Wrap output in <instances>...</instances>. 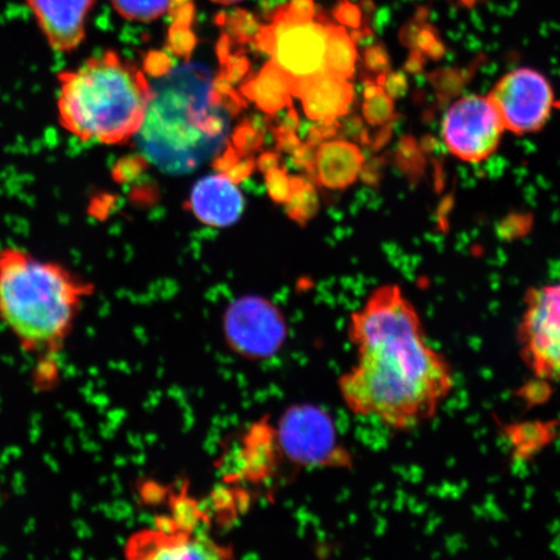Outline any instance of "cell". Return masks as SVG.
I'll use <instances>...</instances> for the list:
<instances>
[{"mask_svg": "<svg viewBox=\"0 0 560 560\" xmlns=\"http://www.w3.org/2000/svg\"><path fill=\"white\" fill-rule=\"evenodd\" d=\"M348 336L357 361L338 385L353 416L405 432L439 415L455 388L454 370L400 287L371 292L350 315Z\"/></svg>", "mask_w": 560, "mask_h": 560, "instance_id": "cell-1", "label": "cell"}, {"mask_svg": "<svg viewBox=\"0 0 560 560\" xmlns=\"http://www.w3.org/2000/svg\"><path fill=\"white\" fill-rule=\"evenodd\" d=\"M231 105L206 67L187 65L160 77L151 86L137 144L160 171L198 170L225 145Z\"/></svg>", "mask_w": 560, "mask_h": 560, "instance_id": "cell-2", "label": "cell"}, {"mask_svg": "<svg viewBox=\"0 0 560 560\" xmlns=\"http://www.w3.org/2000/svg\"><path fill=\"white\" fill-rule=\"evenodd\" d=\"M94 285L16 245L0 248V320L26 353L54 361Z\"/></svg>", "mask_w": 560, "mask_h": 560, "instance_id": "cell-3", "label": "cell"}, {"mask_svg": "<svg viewBox=\"0 0 560 560\" xmlns=\"http://www.w3.org/2000/svg\"><path fill=\"white\" fill-rule=\"evenodd\" d=\"M150 97L143 73L114 51L58 74L59 122L81 142L120 144L135 137Z\"/></svg>", "mask_w": 560, "mask_h": 560, "instance_id": "cell-4", "label": "cell"}, {"mask_svg": "<svg viewBox=\"0 0 560 560\" xmlns=\"http://www.w3.org/2000/svg\"><path fill=\"white\" fill-rule=\"evenodd\" d=\"M336 25L317 16L312 0H292L260 33L271 62L293 82L327 73V52Z\"/></svg>", "mask_w": 560, "mask_h": 560, "instance_id": "cell-5", "label": "cell"}, {"mask_svg": "<svg viewBox=\"0 0 560 560\" xmlns=\"http://www.w3.org/2000/svg\"><path fill=\"white\" fill-rule=\"evenodd\" d=\"M517 342L522 360L536 380L560 382V282L527 292Z\"/></svg>", "mask_w": 560, "mask_h": 560, "instance_id": "cell-6", "label": "cell"}, {"mask_svg": "<svg viewBox=\"0 0 560 560\" xmlns=\"http://www.w3.org/2000/svg\"><path fill=\"white\" fill-rule=\"evenodd\" d=\"M280 451L303 467H345L350 457L330 415L313 405L292 406L276 432Z\"/></svg>", "mask_w": 560, "mask_h": 560, "instance_id": "cell-7", "label": "cell"}, {"mask_svg": "<svg viewBox=\"0 0 560 560\" xmlns=\"http://www.w3.org/2000/svg\"><path fill=\"white\" fill-rule=\"evenodd\" d=\"M505 130L530 135L541 130L555 107V91L534 69H515L502 77L488 95Z\"/></svg>", "mask_w": 560, "mask_h": 560, "instance_id": "cell-8", "label": "cell"}, {"mask_svg": "<svg viewBox=\"0 0 560 560\" xmlns=\"http://www.w3.org/2000/svg\"><path fill=\"white\" fill-rule=\"evenodd\" d=\"M505 130L488 96L468 95L447 109L443 137L447 150L467 163H479L499 149Z\"/></svg>", "mask_w": 560, "mask_h": 560, "instance_id": "cell-9", "label": "cell"}, {"mask_svg": "<svg viewBox=\"0 0 560 560\" xmlns=\"http://www.w3.org/2000/svg\"><path fill=\"white\" fill-rule=\"evenodd\" d=\"M223 334L236 354L248 360H266L282 349L287 325L282 313L270 301L245 296L229 306Z\"/></svg>", "mask_w": 560, "mask_h": 560, "instance_id": "cell-10", "label": "cell"}, {"mask_svg": "<svg viewBox=\"0 0 560 560\" xmlns=\"http://www.w3.org/2000/svg\"><path fill=\"white\" fill-rule=\"evenodd\" d=\"M35 24L55 52L68 54L80 47L95 0H26Z\"/></svg>", "mask_w": 560, "mask_h": 560, "instance_id": "cell-11", "label": "cell"}, {"mask_svg": "<svg viewBox=\"0 0 560 560\" xmlns=\"http://www.w3.org/2000/svg\"><path fill=\"white\" fill-rule=\"evenodd\" d=\"M126 550L135 558L147 559H215L229 552L220 545L190 530L159 527L139 532Z\"/></svg>", "mask_w": 560, "mask_h": 560, "instance_id": "cell-12", "label": "cell"}, {"mask_svg": "<svg viewBox=\"0 0 560 560\" xmlns=\"http://www.w3.org/2000/svg\"><path fill=\"white\" fill-rule=\"evenodd\" d=\"M194 213L206 225L229 228L240 220L244 200L233 178L225 174L208 175L191 192Z\"/></svg>", "mask_w": 560, "mask_h": 560, "instance_id": "cell-13", "label": "cell"}, {"mask_svg": "<svg viewBox=\"0 0 560 560\" xmlns=\"http://www.w3.org/2000/svg\"><path fill=\"white\" fill-rule=\"evenodd\" d=\"M293 94L303 102L305 114L312 120L330 122L347 114L354 91L348 80L322 73L299 83Z\"/></svg>", "mask_w": 560, "mask_h": 560, "instance_id": "cell-14", "label": "cell"}, {"mask_svg": "<svg viewBox=\"0 0 560 560\" xmlns=\"http://www.w3.org/2000/svg\"><path fill=\"white\" fill-rule=\"evenodd\" d=\"M363 161V153L355 144L347 140H328L314 153V179L330 190H342L360 177Z\"/></svg>", "mask_w": 560, "mask_h": 560, "instance_id": "cell-15", "label": "cell"}, {"mask_svg": "<svg viewBox=\"0 0 560 560\" xmlns=\"http://www.w3.org/2000/svg\"><path fill=\"white\" fill-rule=\"evenodd\" d=\"M244 91L264 110L272 114L291 102L293 82L270 61V65L266 66L262 72L244 88Z\"/></svg>", "mask_w": 560, "mask_h": 560, "instance_id": "cell-16", "label": "cell"}, {"mask_svg": "<svg viewBox=\"0 0 560 560\" xmlns=\"http://www.w3.org/2000/svg\"><path fill=\"white\" fill-rule=\"evenodd\" d=\"M357 48L342 26H336L327 52V73L349 80L354 74Z\"/></svg>", "mask_w": 560, "mask_h": 560, "instance_id": "cell-17", "label": "cell"}, {"mask_svg": "<svg viewBox=\"0 0 560 560\" xmlns=\"http://www.w3.org/2000/svg\"><path fill=\"white\" fill-rule=\"evenodd\" d=\"M120 15L130 21L149 23L164 15L173 0H110Z\"/></svg>", "mask_w": 560, "mask_h": 560, "instance_id": "cell-18", "label": "cell"}, {"mask_svg": "<svg viewBox=\"0 0 560 560\" xmlns=\"http://www.w3.org/2000/svg\"><path fill=\"white\" fill-rule=\"evenodd\" d=\"M363 115L371 125H384L395 115L394 97L381 85H370L365 90Z\"/></svg>", "mask_w": 560, "mask_h": 560, "instance_id": "cell-19", "label": "cell"}, {"mask_svg": "<svg viewBox=\"0 0 560 560\" xmlns=\"http://www.w3.org/2000/svg\"><path fill=\"white\" fill-rule=\"evenodd\" d=\"M373 58L368 59V65L371 69L374 70H383L388 67V61L385 59V55L383 52H374Z\"/></svg>", "mask_w": 560, "mask_h": 560, "instance_id": "cell-20", "label": "cell"}, {"mask_svg": "<svg viewBox=\"0 0 560 560\" xmlns=\"http://www.w3.org/2000/svg\"><path fill=\"white\" fill-rule=\"evenodd\" d=\"M212 2H214L217 4L229 5V4H235V3L243 2V0H212Z\"/></svg>", "mask_w": 560, "mask_h": 560, "instance_id": "cell-21", "label": "cell"}]
</instances>
